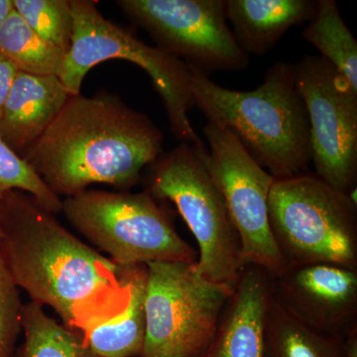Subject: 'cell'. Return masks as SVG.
<instances>
[{
	"mask_svg": "<svg viewBox=\"0 0 357 357\" xmlns=\"http://www.w3.org/2000/svg\"><path fill=\"white\" fill-rule=\"evenodd\" d=\"M0 252L18 289L84 333L126 307L124 267L83 243L20 191L0 199Z\"/></svg>",
	"mask_w": 357,
	"mask_h": 357,
	"instance_id": "1",
	"label": "cell"
},
{
	"mask_svg": "<svg viewBox=\"0 0 357 357\" xmlns=\"http://www.w3.org/2000/svg\"><path fill=\"white\" fill-rule=\"evenodd\" d=\"M164 135L150 117L119 96H70L23 158L66 198L105 184L129 188L163 154Z\"/></svg>",
	"mask_w": 357,
	"mask_h": 357,
	"instance_id": "2",
	"label": "cell"
},
{
	"mask_svg": "<svg viewBox=\"0 0 357 357\" xmlns=\"http://www.w3.org/2000/svg\"><path fill=\"white\" fill-rule=\"evenodd\" d=\"M190 69L194 107L208 122L229 129L275 180L307 173L312 162L309 121L293 64L275 63L258 88L244 91L223 88Z\"/></svg>",
	"mask_w": 357,
	"mask_h": 357,
	"instance_id": "3",
	"label": "cell"
},
{
	"mask_svg": "<svg viewBox=\"0 0 357 357\" xmlns=\"http://www.w3.org/2000/svg\"><path fill=\"white\" fill-rule=\"evenodd\" d=\"M70 6L72 45L57 76L70 95L81 93L84 77L95 66L114 59L128 61L139 66L151 79L165 107L173 135L181 142L206 147L189 119L190 110L195 107L189 66L103 17L95 1L70 0Z\"/></svg>",
	"mask_w": 357,
	"mask_h": 357,
	"instance_id": "4",
	"label": "cell"
},
{
	"mask_svg": "<svg viewBox=\"0 0 357 357\" xmlns=\"http://www.w3.org/2000/svg\"><path fill=\"white\" fill-rule=\"evenodd\" d=\"M268 208L275 243L288 268L357 269V206L351 195L306 173L275 180Z\"/></svg>",
	"mask_w": 357,
	"mask_h": 357,
	"instance_id": "5",
	"label": "cell"
},
{
	"mask_svg": "<svg viewBox=\"0 0 357 357\" xmlns=\"http://www.w3.org/2000/svg\"><path fill=\"white\" fill-rule=\"evenodd\" d=\"M206 155V147L181 142L148 167L146 192L175 204L198 243L199 273L234 287L244 268L241 241Z\"/></svg>",
	"mask_w": 357,
	"mask_h": 357,
	"instance_id": "6",
	"label": "cell"
},
{
	"mask_svg": "<svg viewBox=\"0 0 357 357\" xmlns=\"http://www.w3.org/2000/svg\"><path fill=\"white\" fill-rule=\"evenodd\" d=\"M61 211L119 266L198 260L149 192L86 190L63 199Z\"/></svg>",
	"mask_w": 357,
	"mask_h": 357,
	"instance_id": "7",
	"label": "cell"
},
{
	"mask_svg": "<svg viewBox=\"0 0 357 357\" xmlns=\"http://www.w3.org/2000/svg\"><path fill=\"white\" fill-rule=\"evenodd\" d=\"M146 268V326L140 357L201 356L234 286L204 278L196 263H150Z\"/></svg>",
	"mask_w": 357,
	"mask_h": 357,
	"instance_id": "8",
	"label": "cell"
},
{
	"mask_svg": "<svg viewBox=\"0 0 357 357\" xmlns=\"http://www.w3.org/2000/svg\"><path fill=\"white\" fill-rule=\"evenodd\" d=\"M206 165L222 192L241 241L243 267L257 266L276 278L288 269L269 222V194L275 178L249 156L229 129L204 126Z\"/></svg>",
	"mask_w": 357,
	"mask_h": 357,
	"instance_id": "9",
	"label": "cell"
},
{
	"mask_svg": "<svg viewBox=\"0 0 357 357\" xmlns=\"http://www.w3.org/2000/svg\"><path fill=\"white\" fill-rule=\"evenodd\" d=\"M294 69L309 121L314 175L351 195L357 178V91L319 56H306Z\"/></svg>",
	"mask_w": 357,
	"mask_h": 357,
	"instance_id": "10",
	"label": "cell"
},
{
	"mask_svg": "<svg viewBox=\"0 0 357 357\" xmlns=\"http://www.w3.org/2000/svg\"><path fill=\"white\" fill-rule=\"evenodd\" d=\"M122 11L149 33L157 47L208 76L243 70L249 56L225 16V0H119Z\"/></svg>",
	"mask_w": 357,
	"mask_h": 357,
	"instance_id": "11",
	"label": "cell"
},
{
	"mask_svg": "<svg viewBox=\"0 0 357 357\" xmlns=\"http://www.w3.org/2000/svg\"><path fill=\"white\" fill-rule=\"evenodd\" d=\"M272 282L279 302L312 328L344 340L357 328V269L289 267Z\"/></svg>",
	"mask_w": 357,
	"mask_h": 357,
	"instance_id": "12",
	"label": "cell"
},
{
	"mask_svg": "<svg viewBox=\"0 0 357 357\" xmlns=\"http://www.w3.org/2000/svg\"><path fill=\"white\" fill-rule=\"evenodd\" d=\"M272 296L270 275L257 266L244 267L199 357H264L265 319Z\"/></svg>",
	"mask_w": 357,
	"mask_h": 357,
	"instance_id": "13",
	"label": "cell"
},
{
	"mask_svg": "<svg viewBox=\"0 0 357 357\" xmlns=\"http://www.w3.org/2000/svg\"><path fill=\"white\" fill-rule=\"evenodd\" d=\"M70 96L57 76L18 72L4 105L0 137L22 156L55 121Z\"/></svg>",
	"mask_w": 357,
	"mask_h": 357,
	"instance_id": "14",
	"label": "cell"
},
{
	"mask_svg": "<svg viewBox=\"0 0 357 357\" xmlns=\"http://www.w3.org/2000/svg\"><path fill=\"white\" fill-rule=\"evenodd\" d=\"M316 8L312 0H225V16L248 56L267 54L294 26L311 21Z\"/></svg>",
	"mask_w": 357,
	"mask_h": 357,
	"instance_id": "15",
	"label": "cell"
},
{
	"mask_svg": "<svg viewBox=\"0 0 357 357\" xmlns=\"http://www.w3.org/2000/svg\"><path fill=\"white\" fill-rule=\"evenodd\" d=\"M129 298L126 307L114 318L83 333L96 357L141 356L145 338V290L147 268L126 266Z\"/></svg>",
	"mask_w": 357,
	"mask_h": 357,
	"instance_id": "16",
	"label": "cell"
},
{
	"mask_svg": "<svg viewBox=\"0 0 357 357\" xmlns=\"http://www.w3.org/2000/svg\"><path fill=\"white\" fill-rule=\"evenodd\" d=\"M345 340L307 325L273 292L265 319L264 357H345Z\"/></svg>",
	"mask_w": 357,
	"mask_h": 357,
	"instance_id": "17",
	"label": "cell"
},
{
	"mask_svg": "<svg viewBox=\"0 0 357 357\" xmlns=\"http://www.w3.org/2000/svg\"><path fill=\"white\" fill-rule=\"evenodd\" d=\"M302 36L357 91V41L335 0L317 1L316 13Z\"/></svg>",
	"mask_w": 357,
	"mask_h": 357,
	"instance_id": "18",
	"label": "cell"
},
{
	"mask_svg": "<svg viewBox=\"0 0 357 357\" xmlns=\"http://www.w3.org/2000/svg\"><path fill=\"white\" fill-rule=\"evenodd\" d=\"M21 331L20 357H96L82 333L60 325L36 303L23 306Z\"/></svg>",
	"mask_w": 357,
	"mask_h": 357,
	"instance_id": "19",
	"label": "cell"
},
{
	"mask_svg": "<svg viewBox=\"0 0 357 357\" xmlns=\"http://www.w3.org/2000/svg\"><path fill=\"white\" fill-rule=\"evenodd\" d=\"M0 54L18 72L38 76H58L65 59L62 51L39 36L14 8L0 29Z\"/></svg>",
	"mask_w": 357,
	"mask_h": 357,
	"instance_id": "20",
	"label": "cell"
},
{
	"mask_svg": "<svg viewBox=\"0 0 357 357\" xmlns=\"http://www.w3.org/2000/svg\"><path fill=\"white\" fill-rule=\"evenodd\" d=\"M13 8L39 36L67 55L74 32L70 0H13Z\"/></svg>",
	"mask_w": 357,
	"mask_h": 357,
	"instance_id": "21",
	"label": "cell"
},
{
	"mask_svg": "<svg viewBox=\"0 0 357 357\" xmlns=\"http://www.w3.org/2000/svg\"><path fill=\"white\" fill-rule=\"evenodd\" d=\"M13 191L29 195L53 215L62 211L63 199L45 184L22 156L0 137V199Z\"/></svg>",
	"mask_w": 357,
	"mask_h": 357,
	"instance_id": "22",
	"label": "cell"
},
{
	"mask_svg": "<svg viewBox=\"0 0 357 357\" xmlns=\"http://www.w3.org/2000/svg\"><path fill=\"white\" fill-rule=\"evenodd\" d=\"M22 309L17 285L0 252V357H13Z\"/></svg>",
	"mask_w": 357,
	"mask_h": 357,
	"instance_id": "23",
	"label": "cell"
},
{
	"mask_svg": "<svg viewBox=\"0 0 357 357\" xmlns=\"http://www.w3.org/2000/svg\"><path fill=\"white\" fill-rule=\"evenodd\" d=\"M17 73L18 70L14 67L13 63L0 54V121H1L4 105Z\"/></svg>",
	"mask_w": 357,
	"mask_h": 357,
	"instance_id": "24",
	"label": "cell"
},
{
	"mask_svg": "<svg viewBox=\"0 0 357 357\" xmlns=\"http://www.w3.org/2000/svg\"><path fill=\"white\" fill-rule=\"evenodd\" d=\"M345 357H357V328L349 333L345 340Z\"/></svg>",
	"mask_w": 357,
	"mask_h": 357,
	"instance_id": "25",
	"label": "cell"
},
{
	"mask_svg": "<svg viewBox=\"0 0 357 357\" xmlns=\"http://www.w3.org/2000/svg\"><path fill=\"white\" fill-rule=\"evenodd\" d=\"M13 10V0H0V29L6 22V18Z\"/></svg>",
	"mask_w": 357,
	"mask_h": 357,
	"instance_id": "26",
	"label": "cell"
},
{
	"mask_svg": "<svg viewBox=\"0 0 357 357\" xmlns=\"http://www.w3.org/2000/svg\"><path fill=\"white\" fill-rule=\"evenodd\" d=\"M0 236H1V232H0Z\"/></svg>",
	"mask_w": 357,
	"mask_h": 357,
	"instance_id": "27",
	"label": "cell"
}]
</instances>
